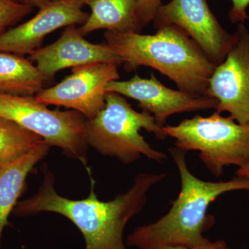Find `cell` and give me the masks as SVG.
<instances>
[{
  "label": "cell",
  "mask_w": 249,
  "mask_h": 249,
  "mask_svg": "<svg viewBox=\"0 0 249 249\" xmlns=\"http://www.w3.org/2000/svg\"><path fill=\"white\" fill-rule=\"evenodd\" d=\"M0 116L40 136L69 158L87 165L89 147L85 134L87 119L78 111L49 109L35 96L0 93Z\"/></svg>",
  "instance_id": "8992f818"
},
{
  "label": "cell",
  "mask_w": 249,
  "mask_h": 249,
  "mask_svg": "<svg viewBox=\"0 0 249 249\" xmlns=\"http://www.w3.org/2000/svg\"><path fill=\"white\" fill-rule=\"evenodd\" d=\"M165 249H231L228 245L227 242L223 240H219L215 242L208 241L204 245L195 249L186 248L183 247H168Z\"/></svg>",
  "instance_id": "ffe728a7"
},
{
  "label": "cell",
  "mask_w": 249,
  "mask_h": 249,
  "mask_svg": "<svg viewBox=\"0 0 249 249\" xmlns=\"http://www.w3.org/2000/svg\"><path fill=\"white\" fill-rule=\"evenodd\" d=\"M45 142L40 136L0 116V164L17 160Z\"/></svg>",
  "instance_id": "2e32d148"
},
{
  "label": "cell",
  "mask_w": 249,
  "mask_h": 249,
  "mask_svg": "<svg viewBox=\"0 0 249 249\" xmlns=\"http://www.w3.org/2000/svg\"><path fill=\"white\" fill-rule=\"evenodd\" d=\"M11 1L21 4L27 5L33 9L36 8L40 9L45 6L51 0H11Z\"/></svg>",
  "instance_id": "44dd1931"
},
{
  "label": "cell",
  "mask_w": 249,
  "mask_h": 249,
  "mask_svg": "<svg viewBox=\"0 0 249 249\" xmlns=\"http://www.w3.org/2000/svg\"><path fill=\"white\" fill-rule=\"evenodd\" d=\"M167 136L183 151L199 152V158L214 176H222L226 167L241 168L249 163V125L214 111L207 117L196 115L177 125L163 126Z\"/></svg>",
  "instance_id": "5b68a950"
},
{
  "label": "cell",
  "mask_w": 249,
  "mask_h": 249,
  "mask_svg": "<svg viewBox=\"0 0 249 249\" xmlns=\"http://www.w3.org/2000/svg\"><path fill=\"white\" fill-rule=\"evenodd\" d=\"M42 170L44 179L38 191L18 201L13 213L18 217L53 213L67 218L84 237L85 249H127L126 225L143 209L152 187L166 178L165 174H140L128 191L109 201L98 199L92 183L89 196L74 200L57 193L55 178L47 165Z\"/></svg>",
  "instance_id": "6da1fadb"
},
{
  "label": "cell",
  "mask_w": 249,
  "mask_h": 249,
  "mask_svg": "<svg viewBox=\"0 0 249 249\" xmlns=\"http://www.w3.org/2000/svg\"><path fill=\"white\" fill-rule=\"evenodd\" d=\"M30 60L46 81L65 69L95 63L122 64L120 57L106 42L95 44L87 40L76 25L67 27L55 42L35 51Z\"/></svg>",
  "instance_id": "7c38bea8"
},
{
  "label": "cell",
  "mask_w": 249,
  "mask_h": 249,
  "mask_svg": "<svg viewBox=\"0 0 249 249\" xmlns=\"http://www.w3.org/2000/svg\"><path fill=\"white\" fill-rule=\"evenodd\" d=\"M161 0H138L137 18L141 30L153 22L158 9L161 6Z\"/></svg>",
  "instance_id": "ac0fdd59"
},
{
  "label": "cell",
  "mask_w": 249,
  "mask_h": 249,
  "mask_svg": "<svg viewBox=\"0 0 249 249\" xmlns=\"http://www.w3.org/2000/svg\"><path fill=\"white\" fill-rule=\"evenodd\" d=\"M232 7L229 16L231 22L234 24L245 23L248 18L247 10L249 6V0H231Z\"/></svg>",
  "instance_id": "d6986e66"
},
{
  "label": "cell",
  "mask_w": 249,
  "mask_h": 249,
  "mask_svg": "<svg viewBox=\"0 0 249 249\" xmlns=\"http://www.w3.org/2000/svg\"><path fill=\"white\" fill-rule=\"evenodd\" d=\"M138 0H85L90 14L80 28L85 36L98 30L116 33L139 32Z\"/></svg>",
  "instance_id": "5bb4252c"
},
{
  "label": "cell",
  "mask_w": 249,
  "mask_h": 249,
  "mask_svg": "<svg viewBox=\"0 0 249 249\" xmlns=\"http://www.w3.org/2000/svg\"><path fill=\"white\" fill-rule=\"evenodd\" d=\"M153 35L106 31V42L120 57L124 70L155 69L173 80L178 89L206 96L216 65L179 28H158Z\"/></svg>",
  "instance_id": "3957f363"
},
{
  "label": "cell",
  "mask_w": 249,
  "mask_h": 249,
  "mask_svg": "<svg viewBox=\"0 0 249 249\" xmlns=\"http://www.w3.org/2000/svg\"><path fill=\"white\" fill-rule=\"evenodd\" d=\"M33 8L11 0H0V34L31 14Z\"/></svg>",
  "instance_id": "e0dca14e"
},
{
  "label": "cell",
  "mask_w": 249,
  "mask_h": 249,
  "mask_svg": "<svg viewBox=\"0 0 249 249\" xmlns=\"http://www.w3.org/2000/svg\"><path fill=\"white\" fill-rule=\"evenodd\" d=\"M142 129L157 139L167 138L150 112L136 111L124 96L114 92L107 93L102 110L86 119L85 124L88 145L101 155L116 158L124 164L134 163L142 155L158 163L164 161L167 155L151 147L141 134Z\"/></svg>",
  "instance_id": "277c9868"
},
{
  "label": "cell",
  "mask_w": 249,
  "mask_h": 249,
  "mask_svg": "<svg viewBox=\"0 0 249 249\" xmlns=\"http://www.w3.org/2000/svg\"><path fill=\"white\" fill-rule=\"evenodd\" d=\"M85 6V0H51L34 17L0 34V52L30 55L54 31L83 25L89 16Z\"/></svg>",
  "instance_id": "8fae6325"
},
{
  "label": "cell",
  "mask_w": 249,
  "mask_h": 249,
  "mask_svg": "<svg viewBox=\"0 0 249 249\" xmlns=\"http://www.w3.org/2000/svg\"><path fill=\"white\" fill-rule=\"evenodd\" d=\"M51 147L45 142L17 160L0 164V249L3 232L24 191L28 175L45 158Z\"/></svg>",
  "instance_id": "4fadbf2b"
},
{
  "label": "cell",
  "mask_w": 249,
  "mask_h": 249,
  "mask_svg": "<svg viewBox=\"0 0 249 249\" xmlns=\"http://www.w3.org/2000/svg\"><path fill=\"white\" fill-rule=\"evenodd\" d=\"M169 152L178 168L181 190L172 202L168 213L157 222L136 228L127 239V246L137 249H165L168 247L195 249L209 241L203 233L213 225V217L208 208L219 196L229 192H249V178H232L213 182L196 178L188 168L186 152L170 148Z\"/></svg>",
  "instance_id": "7a4b0ae2"
},
{
  "label": "cell",
  "mask_w": 249,
  "mask_h": 249,
  "mask_svg": "<svg viewBox=\"0 0 249 249\" xmlns=\"http://www.w3.org/2000/svg\"><path fill=\"white\" fill-rule=\"evenodd\" d=\"M119 65L95 63L71 69V73L53 87L36 95L37 101L78 111L87 119H92L106 105L107 87L119 80Z\"/></svg>",
  "instance_id": "ba28073f"
},
{
  "label": "cell",
  "mask_w": 249,
  "mask_h": 249,
  "mask_svg": "<svg viewBox=\"0 0 249 249\" xmlns=\"http://www.w3.org/2000/svg\"><path fill=\"white\" fill-rule=\"evenodd\" d=\"M236 175L241 178H247L249 179V163L245 166L238 168V169L236 170Z\"/></svg>",
  "instance_id": "7402d4cb"
},
{
  "label": "cell",
  "mask_w": 249,
  "mask_h": 249,
  "mask_svg": "<svg viewBox=\"0 0 249 249\" xmlns=\"http://www.w3.org/2000/svg\"><path fill=\"white\" fill-rule=\"evenodd\" d=\"M46 80L30 59L0 52V93L36 96Z\"/></svg>",
  "instance_id": "9a60e30c"
},
{
  "label": "cell",
  "mask_w": 249,
  "mask_h": 249,
  "mask_svg": "<svg viewBox=\"0 0 249 249\" xmlns=\"http://www.w3.org/2000/svg\"><path fill=\"white\" fill-rule=\"evenodd\" d=\"M106 90L107 92L119 93L137 101L139 107L150 112L162 127L168 118L177 113L215 109L217 106V101L209 96L170 89L162 84L153 73L150 78L135 74L128 80H113Z\"/></svg>",
  "instance_id": "30bf717a"
},
{
  "label": "cell",
  "mask_w": 249,
  "mask_h": 249,
  "mask_svg": "<svg viewBox=\"0 0 249 249\" xmlns=\"http://www.w3.org/2000/svg\"><path fill=\"white\" fill-rule=\"evenodd\" d=\"M156 28L173 25L194 41L211 61L220 65L235 42L213 14L207 0H171L162 4L155 18Z\"/></svg>",
  "instance_id": "52a82bcc"
},
{
  "label": "cell",
  "mask_w": 249,
  "mask_h": 249,
  "mask_svg": "<svg viewBox=\"0 0 249 249\" xmlns=\"http://www.w3.org/2000/svg\"><path fill=\"white\" fill-rule=\"evenodd\" d=\"M235 35L227 58L210 78L206 96L217 101L218 112L249 125V31L244 23L238 24Z\"/></svg>",
  "instance_id": "9c48e42d"
}]
</instances>
